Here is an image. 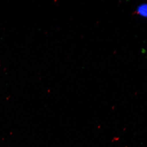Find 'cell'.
I'll list each match as a JSON object with an SVG mask.
<instances>
[{"label": "cell", "instance_id": "cell-1", "mask_svg": "<svg viewBox=\"0 0 147 147\" xmlns=\"http://www.w3.org/2000/svg\"><path fill=\"white\" fill-rule=\"evenodd\" d=\"M137 12L140 15L144 16H147V5H143L139 6L137 8Z\"/></svg>", "mask_w": 147, "mask_h": 147}]
</instances>
